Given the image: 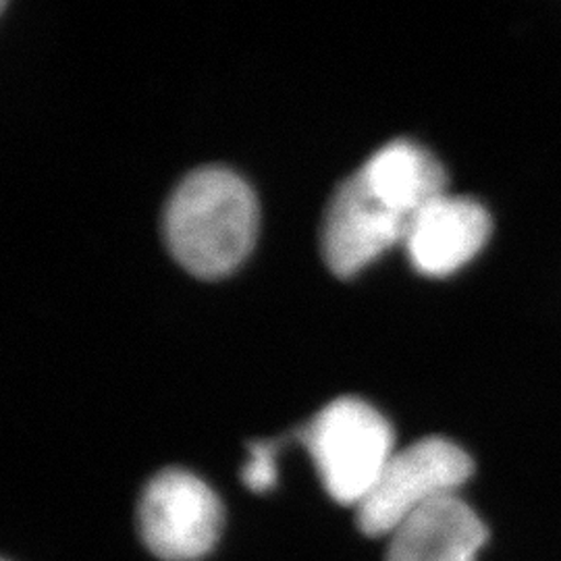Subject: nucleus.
I'll use <instances>...</instances> for the list:
<instances>
[{"label": "nucleus", "mask_w": 561, "mask_h": 561, "mask_svg": "<svg viewBox=\"0 0 561 561\" xmlns=\"http://www.w3.org/2000/svg\"><path fill=\"white\" fill-rule=\"evenodd\" d=\"M259 202L229 167L204 164L178 183L164 206V240L181 266L198 277H221L252 250Z\"/></svg>", "instance_id": "1"}, {"label": "nucleus", "mask_w": 561, "mask_h": 561, "mask_svg": "<svg viewBox=\"0 0 561 561\" xmlns=\"http://www.w3.org/2000/svg\"><path fill=\"white\" fill-rule=\"evenodd\" d=\"M327 493L343 505H358L396 454L389 421L368 401L343 396L329 401L300 431Z\"/></svg>", "instance_id": "2"}, {"label": "nucleus", "mask_w": 561, "mask_h": 561, "mask_svg": "<svg viewBox=\"0 0 561 561\" xmlns=\"http://www.w3.org/2000/svg\"><path fill=\"white\" fill-rule=\"evenodd\" d=\"M472 472V458L443 437H424L396 449L370 493L356 505L358 528L373 539L391 537L428 503L456 495Z\"/></svg>", "instance_id": "3"}, {"label": "nucleus", "mask_w": 561, "mask_h": 561, "mask_svg": "<svg viewBox=\"0 0 561 561\" xmlns=\"http://www.w3.org/2000/svg\"><path fill=\"white\" fill-rule=\"evenodd\" d=\"M225 524L219 495L196 474L164 468L144 486L138 528L161 561H198L219 542Z\"/></svg>", "instance_id": "4"}, {"label": "nucleus", "mask_w": 561, "mask_h": 561, "mask_svg": "<svg viewBox=\"0 0 561 561\" xmlns=\"http://www.w3.org/2000/svg\"><path fill=\"white\" fill-rule=\"evenodd\" d=\"M408 225L410 219L375 201L354 173L341 181L324 208L322 259L335 275L350 277L405 240Z\"/></svg>", "instance_id": "5"}, {"label": "nucleus", "mask_w": 561, "mask_h": 561, "mask_svg": "<svg viewBox=\"0 0 561 561\" xmlns=\"http://www.w3.org/2000/svg\"><path fill=\"white\" fill-rule=\"evenodd\" d=\"M491 229V217L481 202L445 192L410 219L403 243L419 273L445 277L481 252Z\"/></svg>", "instance_id": "6"}, {"label": "nucleus", "mask_w": 561, "mask_h": 561, "mask_svg": "<svg viewBox=\"0 0 561 561\" xmlns=\"http://www.w3.org/2000/svg\"><path fill=\"white\" fill-rule=\"evenodd\" d=\"M489 530L477 512L449 495L428 503L389 537L385 561H477Z\"/></svg>", "instance_id": "7"}, {"label": "nucleus", "mask_w": 561, "mask_h": 561, "mask_svg": "<svg viewBox=\"0 0 561 561\" xmlns=\"http://www.w3.org/2000/svg\"><path fill=\"white\" fill-rule=\"evenodd\" d=\"M366 192L412 219L424 204L445 194L447 175L442 162L419 141L398 138L377 148L356 171Z\"/></svg>", "instance_id": "8"}, {"label": "nucleus", "mask_w": 561, "mask_h": 561, "mask_svg": "<svg viewBox=\"0 0 561 561\" xmlns=\"http://www.w3.org/2000/svg\"><path fill=\"white\" fill-rule=\"evenodd\" d=\"M277 442H254L250 443V458L243 463L241 470V481L243 484L254 491V493H266L275 486L277 482Z\"/></svg>", "instance_id": "9"}]
</instances>
